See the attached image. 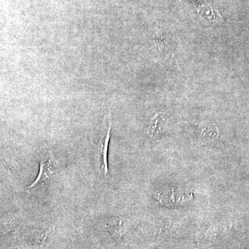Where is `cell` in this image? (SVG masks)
<instances>
[{
    "instance_id": "obj_5",
    "label": "cell",
    "mask_w": 249,
    "mask_h": 249,
    "mask_svg": "<svg viewBox=\"0 0 249 249\" xmlns=\"http://www.w3.org/2000/svg\"><path fill=\"white\" fill-rule=\"evenodd\" d=\"M160 114H157L155 117L152 119L151 123H150V126H149L148 131L147 134L151 137H157L160 134Z\"/></svg>"
},
{
    "instance_id": "obj_4",
    "label": "cell",
    "mask_w": 249,
    "mask_h": 249,
    "mask_svg": "<svg viewBox=\"0 0 249 249\" xmlns=\"http://www.w3.org/2000/svg\"><path fill=\"white\" fill-rule=\"evenodd\" d=\"M55 226L52 225L47 230L39 232L37 236L34 237V242L40 249L48 247L53 242L54 234H55Z\"/></svg>"
},
{
    "instance_id": "obj_2",
    "label": "cell",
    "mask_w": 249,
    "mask_h": 249,
    "mask_svg": "<svg viewBox=\"0 0 249 249\" xmlns=\"http://www.w3.org/2000/svg\"><path fill=\"white\" fill-rule=\"evenodd\" d=\"M111 114L110 109H108L103 119L102 130L98 145V160L100 169L105 177L109 176V168L107 163L108 148L111 135Z\"/></svg>"
},
{
    "instance_id": "obj_1",
    "label": "cell",
    "mask_w": 249,
    "mask_h": 249,
    "mask_svg": "<svg viewBox=\"0 0 249 249\" xmlns=\"http://www.w3.org/2000/svg\"><path fill=\"white\" fill-rule=\"evenodd\" d=\"M58 166L53 155L51 152H46L40 155V170L35 181L27 186L29 191H35L47 186L56 178Z\"/></svg>"
},
{
    "instance_id": "obj_3",
    "label": "cell",
    "mask_w": 249,
    "mask_h": 249,
    "mask_svg": "<svg viewBox=\"0 0 249 249\" xmlns=\"http://www.w3.org/2000/svg\"><path fill=\"white\" fill-rule=\"evenodd\" d=\"M192 192L186 190L172 188L170 190L156 192L155 196L161 204L165 206H175L186 202L191 199Z\"/></svg>"
}]
</instances>
